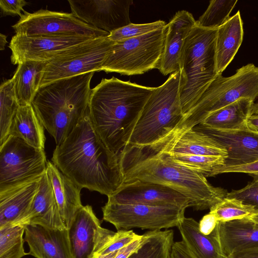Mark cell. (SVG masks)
Listing matches in <instances>:
<instances>
[{
    "instance_id": "cell-38",
    "label": "cell",
    "mask_w": 258,
    "mask_h": 258,
    "mask_svg": "<svg viewBox=\"0 0 258 258\" xmlns=\"http://www.w3.org/2000/svg\"><path fill=\"white\" fill-rule=\"evenodd\" d=\"M226 197L238 200L258 211V180L253 179L240 189L231 190Z\"/></svg>"
},
{
    "instance_id": "cell-41",
    "label": "cell",
    "mask_w": 258,
    "mask_h": 258,
    "mask_svg": "<svg viewBox=\"0 0 258 258\" xmlns=\"http://www.w3.org/2000/svg\"><path fill=\"white\" fill-rule=\"evenodd\" d=\"M218 222L216 216L209 212L204 216L199 222L200 231L203 234L209 235L214 231Z\"/></svg>"
},
{
    "instance_id": "cell-49",
    "label": "cell",
    "mask_w": 258,
    "mask_h": 258,
    "mask_svg": "<svg viewBox=\"0 0 258 258\" xmlns=\"http://www.w3.org/2000/svg\"><path fill=\"white\" fill-rule=\"evenodd\" d=\"M257 108H258V101L256 102H254L253 107H252V113L253 111L257 109Z\"/></svg>"
},
{
    "instance_id": "cell-43",
    "label": "cell",
    "mask_w": 258,
    "mask_h": 258,
    "mask_svg": "<svg viewBox=\"0 0 258 258\" xmlns=\"http://www.w3.org/2000/svg\"><path fill=\"white\" fill-rule=\"evenodd\" d=\"M143 242V235L142 238L135 240L118 250L115 258H128L136 251Z\"/></svg>"
},
{
    "instance_id": "cell-39",
    "label": "cell",
    "mask_w": 258,
    "mask_h": 258,
    "mask_svg": "<svg viewBox=\"0 0 258 258\" xmlns=\"http://www.w3.org/2000/svg\"><path fill=\"white\" fill-rule=\"evenodd\" d=\"M232 172L247 173L252 176L253 179L258 180V160L247 164L220 167L213 171L212 176L219 174Z\"/></svg>"
},
{
    "instance_id": "cell-21",
    "label": "cell",
    "mask_w": 258,
    "mask_h": 258,
    "mask_svg": "<svg viewBox=\"0 0 258 258\" xmlns=\"http://www.w3.org/2000/svg\"><path fill=\"white\" fill-rule=\"evenodd\" d=\"M196 23L191 13L182 10L167 24L163 53L158 69L163 75L171 74L179 70V58L183 42Z\"/></svg>"
},
{
    "instance_id": "cell-40",
    "label": "cell",
    "mask_w": 258,
    "mask_h": 258,
    "mask_svg": "<svg viewBox=\"0 0 258 258\" xmlns=\"http://www.w3.org/2000/svg\"><path fill=\"white\" fill-rule=\"evenodd\" d=\"M28 3L24 0H1L0 7L4 16H22L21 11Z\"/></svg>"
},
{
    "instance_id": "cell-45",
    "label": "cell",
    "mask_w": 258,
    "mask_h": 258,
    "mask_svg": "<svg viewBox=\"0 0 258 258\" xmlns=\"http://www.w3.org/2000/svg\"><path fill=\"white\" fill-rule=\"evenodd\" d=\"M246 127L254 132L258 133V114H251L247 119Z\"/></svg>"
},
{
    "instance_id": "cell-4",
    "label": "cell",
    "mask_w": 258,
    "mask_h": 258,
    "mask_svg": "<svg viewBox=\"0 0 258 258\" xmlns=\"http://www.w3.org/2000/svg\"><path fill=\"white\" fill-rule=\"evenodd\" d=\"M94 73L54 81L39 87L36 92L31 105L56 146L87 113Z\"/></svg>"
},
{
    "instance_id": "cell-11",
    "label": "cell",
    "mask_w": 258,
    "mask_h": 258,
    "mask_svg": "<svg viewBox=\"0 0 258 258\" xmlns=\"http://www.w3.org/2000/svg\"><path fill=\"white\" fill-rule=\"evenodd\" d=\"M102 210L103 220L118 231L134 228L160 230L177 227L184 217L185 209L107 201Z\"/></svg>"
},
{
    "instance_id": "cell-8",
    "label": "cell",
    "mask_w": 258,
    "mask_h": 258,
    "mask_svg": "<svg viewBox=\"0 0 258 258\" xmlns=\"http://www.w3.org/2000/svg\"><path fill=\"white\" fill-rule=\"evenodd\" d=\"M167 25L145 35L114 42L101 68L123 75L158 69L163 53Z\"/></svg>"
},
{
    "instance_id": "cell-27",
    "label": "cell",
    "mask_w": 258,
    "mask_h": 258,
    "mask_svg": "<svg viewBox=\"0 0 258 258\" xmlns=\"http://www.w3.org/2000/svg\"><path fill=\"white\" fill-rule=\"evenodd\" d=\"M47 63V61L28 60L18 64L12 79L20 106L31 104Z\"/></svg>"
},
{
    "instance_id": "cell-37",
    "label": "cell",
    "mask_w": 258,
    "mask_h": 258,
    "mask_svg": "<svg viewBox=\"0 0 258 258\" xmlns=\"http://www.w3.org/2000/svg\"><path fill=\"white\" fill-rule=\"evenodd\" d=\"M142 237V235L137 234L131 230H118L115 233L110 240L99 251L96 256L118 251Z\"/></svg>"
},
{
    "instance_id": "cell-30",
    "label": "cell",
    "mask_w": 258,
    "mask_h": 258,
    "mask_svg": "<svg viewBox=\"0 0 258 258\" xmlns=\"http://www.w3.org/2000/svg\"><path fill=\"white\" fill-rule=\"evenodd\" d=\"M141 246L128 258H169L174 243L172 230H149Z\"/></svg>"
},
{
    "instance_id": "cell-23",
    "label": "cell",
    "mask_w": 258,
    "mask_h": 258,
    "mask_svg": "<svg viewBox=\"0 0 258 258\" xmlns=\"http://www.w3.org/2000/svg\"><path fill=\"white\" fill-rule=\"evenodd\" d=\"M215 231L221 247L227 256L258 246V229L249 217L219 221Z\"/></svg>"
},
{
    "instance_id": "cell-3",
    "label": "cell",
    "mask_w": 258,
    "mask_h": 258,
    "mask_svg": "<svg viewBox=\"0 0 258 258\" xmlns=\"http://www.w3.org/2000/svg\"><path fill=\"white\" fill-rule=\"evenodd\" d=\"M155 88L114 77L103 79L90 95L88 114L92 126L112 152L119 154Z\"/></svg>"
},
{
    "instance_id": "cell-35",
    "label": "cell",
    "mask_w": 258,
    "mask_h": 258,
    "mask_svg": "<svg viewBox=\"0 0 258 258\" xmlns=\"http://www.w3.org/2000/svg\"><path fill=\"white\" fill-rule=\"evenodd\" d=\"M256 211L253 207L238 200L226 197L210 209V212L214 214L220 222L249 217Z\"/></svg>"
},
{
    "instance_id": "cell-16",
    "label": "cell",
    "mask_w": 258,
    "mask_h": 258,
    "mask_svg": "<svg viewBox=\"0 0 258 258\" xmlns=\"http://www.w3.org/2000/svg\"><path fill=\"white\" fill-rule=\"evenodd\" d=\"M99 38V37H98ZM96 38L89 37L24 36L15 34L10 41L11 62L19 64L28 60L48 62L73 46Z\"/></svg>"
},
{
    "instance_id": "cell-14",
    "label": "cell",
    "mask_w": 258,
    "mask_h": 258,
    "mask_svg": "<svg viewBox=\"0 0 258 258\" xmlns=\"http://www.w3.org/2000/svg\"><path fill=\"white\" fill-rule=\"evenodd\" d=\"M71 12L78 19L109 33L131 23L132 0H69Z\"/></svg>"
},
{
    "instance_id": "cell-10",
    "label": "cell",
    "mask_w": 258,
    "mask_h": 258,
    "mask_svg": "<svg viewBox=\"0 0 258 258\" xmlns=\"http://www.w3.org/2000/svg\"><path fill=\"white\" fill-rule=\"evenodd\" d=\"M47 162L44 150L9 135L0 145V189L41 177Z\"/></svg>"
},
{
    "instance_id": "cell-46",
    "label": "cell",
    "mask_w": 258,
    "mask_h": 258,
    "mask_svg": "<svg viewBox=\"0 0 258 258\" xmlns=\"http://www.w3.org/2000/svg\"><path fill=\"white\" fill-rule=\"evenodd\" d=\"M7 36L2 33L0 34V49L4 50L5 46L7 43Z\"/></svg>"
},
{
    "instance_id": "cell-33",
    "label": "cell",
    "mask_w": 258,
    "mask_h": 258,
    "mask_svg": "<svg viewBox=\"0 0 258 258\" xmlns=\"http://www.w3.org/2000/svg\"><path fill=\"white\" fill-rule=\"evenodd\" d=\"M25 225L0 228V258H22L27 255L24 248Z\"/></svg>"
},
{
    "instance_id": "cell-22",
    "label": "cell",
    "mask_w": 258,
    "mask_h": 258,
    "mask_svg": "<svg viewBox=\"0 0 258 258\" xmlns=\"http://www.w3.org/2000/svg\"><path fill=\"white\" fill-rule=\"evenodd\" d=\"M19 225H38L50 229L66 228L46 171L41 177L38 191L30 210Z\"/></svg>"
},
{
    "instance_id": "cell-1",
    "label": "cell",
    "mask_w": 258,
    "mask_h": 258,
    "mask_svg": "<svg viewBox=\"0 0 258 258\" xmlns=\"http://www.w3.org/2000/svg\"><path fill=\"white\" fill-rule=\"evenodd\" d=\"M51 162L81 188L107 197L123 183L119 156L94 129L88 111L54 150Z\"/></svg>"
},
{
    "instance_id": "cell-15",
    "label": "cell",
    "mask_w": 258,
    "mask_h": 258,
    "mask_svg": "<svg viewBox=\"0 0 258 258\" xmlns=\"http://www.w3.org/2000/svg\"><path fill=\"white\" fill-rule=\"evenodd\" d=\"M108 201L121 204H142L186 209L191 207L189 200L178 191L164 185L136 180L123 183Z\"/></svg>"
},
{
    "instance_id": "cell-47",
    "label": "cell",
    "mask_w": 258,
    "mask_h": 258,
    "mask_svg": "<svg viewBox=\"0 0 258 258\" xmlns=\"http://www.w3.org/2000/svg\"><path fill=\"white\" fill-rule=\"evenodd\" d=\"M254 223L255 228L258 229V211L249 217Z\"/></svg>"
},
{
    "instance_id": "cell-48",
    "label": "cell",
    "mask_w": 258,
    "mask_h": 258,
    "mask_svg": "<svg viewBox=\"0 0 258 258\" xmlns=\"http://www.w3.org/2000/svg\"><path fill=\"white\" fill-rule=\"evenodd\" d=\"M118 251V250L106 254L97 255L95 258H115Z\"/></svg>"
},
{
    "instance_id": "cell-13",
    "label": "cell",
    "mask_w": 258,
    "mask_h": 258,
    "mask_svg": "<svg viewBox=\"0 0 258 258\" xmlns=\"http://www.w3.org/2000/svg\"><path fill=\"white\" fill-rule=\"evenodd\" d=\"M68 230L73 258H95L115 233L101 227L90 205L78 210Z\"/></svg>"
},
{
    "instance_id": "cell-26",
    "label": "cell",
    "mask_w": 258,
    "mask_h": 258,
    "mask_svg": "<svg viewBox=\"0 0 258 258\" xmlns=\"http://www.w3.org/2000/svg\"><path fill=\"white\" fill-rule=\"evenodd\" d=\"M177 227L182 241L197 258H228L221 247L215 229L206 235L200 231L199 222L185 217Z\"/></svg>"
},
{
    "instance_id": "cell-36",
    "label": "cell",
    "mask_w": 258,
    "mask_h": 258,
    "mask_svg": "<svg viewBox=\"0 0 258 258\" xmlns=\"http://www.w3.org/2000/svg\"><path fill=\"white\" fill-rule=\"evenodd\" d=\"M166 24L162 20L145 24L131 23L111 32L108 37L113 42L137 37L162 28Z\"/></svg>"
},
{
    "instance_id": "cell-29",
    "label": "cell",
    "mask_w": 258,
    "mask_h": 258,
    "mask_svg": "<svg viewBox=\"0 0 258 258\" xmlns=\"http://www.w3.org/2000/svg\"><path fill=\"white\" fill-rule=\"evenodd\" d=\"M44 128L31 105L22 106L19 107L13 119L9 135L20 138L33 147L44 150Z\"/></svg>"
},
{
    "instance_id": "cell-2",
    "label": "cell",
    "mask_w": 258,
    "mask_h": 258,
    "mask_svg": "<svg viewBox=\"0 0 258 258\" xmlns=\"http://www.w3.org/2000/svg\"><path fill=\"white\" fill-rule=\"evenodd\" d=\"M118 156L123 183L140 180L168 186L188 198L196 210L210 209L228 193L223 188L213 186L203 175L177 163L152 145L127 144Z\"/></svg>"
},
{
    "instance_id": "cell-32",
    "label": "cell",
    "mask_w": 258,
    "mask_h": 258,
    "mask_svg": "<svg viewBox=\"0 0 258 258\" xmlns=\"http://www.w3.org/2000/svg\"><path fill=\"white\" fill-rule=\"evenodd\" d=\"M166 153L177 163L200 173L206 177L212 176L215 169L224 166L225 159V157L219 156Z\"/></svg>"
},
{
    "instance_id": "cell-31",
    "label": "cell",
    "mask_w": 258,
    "mask_h": 258,
    "mask_svg": "<svg viewBox=\"0 0 258 258\" xmlns=\"http://www.w3.org/2000/svg\"><path fill=\"white\" fill-rule=\"evenodd\" d=\"M19 107L13 79L4 81L0 87V145L9 136L13 119Z\"/></svg>"
},
{
    "instance_id": "cell-5",
    "label": "cell",
    "mask_w": 258,
    "mask_h": 258,
    "mask_svg": "<svg viewBox=\"0 0 258 258\" xmlns=\"http://www.w3.org/2000/svg\"><path fill=\"white\" fill-rule=\"evenodd\" d=\"M217 29L205 28L196 23L183 42L179 68V95L184 116L218 75L216 62Z\"/></svg>"
},
{
    "instance_id": "cell-6",
    "label": "cell",
    "mask_w": 258,
    "mask_h": 258,
    "mask_svg": "<svg viewBox=\"0 0 258 258\" xmlns=\"http://www.w3.org/2000/svg\"><path fill=\"white\" fill-rule=\"evenodd\" d=\"M179 70L155 88L146 101L127 144L147 146L176 129L184 117L179 95ZM126 144V145H127Z\"/></svg>"
},
{
    "instance_id": "cell-18",
    "label": "cell",
    "mask_w": 258,
    "mask_h": 258,
    "mask_svg": "<svg viewBox=\"0 0 258 258\" xmlns=\"http://www.w3.org/2000/svg\"><path fill=\"white\" fill-rule=\"evenodd\" d=\"M151 145L168 153L225 158L227 156V151L223 146L210 137L192 128L174 129Z\"/></svg>"
},
{
    "instance_id": "cell-17",
    "label": "cell",
    "mask_w": 258,
    "mask_h": 258,
    "mask_svg": "<svg viewBox=\"0 0 258 258\" xmlns=\"http://www.w3.org/2000/svg\"><path fill=\"white\" fill-rule=\"evenodd\" d=\"M192 128L210 137L227 151L225 166L247 164L258 160V133L246 126L237 130L209 128L200 124Z\"/></svg>"
},
{
    "instance_id": "cell-20",
    "label": "cell",
    "mask_w": 258,
    "mask_h": 258,
    "mask_svg": "<svg viewBox=\"0 0 258 258\" xmlns=\"http://www.w3.org/2000/svg\"><path fill=\"white\" fill-rule=\"evenodd\" d=\"M40 178L0 189V228L18 225L25 217L38 191Z\"/></svg>"
},
{
    "instance_id": "cell-28",
    "label": "cell",
    "mask_w": 258,
    "mask_h": 258,
    "mask_svg": "<svg viewBox=\"0 0 258 258\" xmlns=\"http://www.w3.org/2000/svg\"><path fill=\"white\" fill-rule=\"evenodd\" d=\"M254 101L241 98L210 114L200 124L209 128L233 130L246 126L247 118L252 114Z\"/></svg>"
},
{
    "instance_id": "cell-44",
    "label": "cell",
    "mask_w": 258,
    "mask_h": 258,
    "mask_svg": "<svg viewBox=\"0 0 258 258\" xmlns=\"http://www.w3.org/2000/svg\"><path fill=\"white\" fill-rule=\"evenodd\" d=\"M228 258H258V246L233 253Z\"/></svg>"
},
{
    "instance_id": "cell-12",
    "label": "cell",
    "mask_w": 258,
    "mask_h": 258,
    "mask_svg": "<svg viewBox=\"0 0 258 258\" xmlns=\"http://www.w3.org/2000/svg\"><path fill=\"white\" fill-rule=\"evenodd\" d=\"M12 28L16 34L24 36H82L98 38L109 33L90 25L74 14L40 10L32 13L24 11Z\"/></svg>"
},
{
    "instance_id": "cell-19",
    "label": "cell",
    "mask_w": 258,
    "mask_h": 258,
    "mask_svg": "<svg viewBox=\"0 0 258 258\" xmlns=\"http://www.w3.org/2000/svg\"><path fill=\"white\" fill-rule=\"evenodd\" d=\"M24 240L29 247L28 254L36 258H73L66 228L26 225Z\"/></svg>"
},
{
    "instance_id": "cell-42",
    "label": "cell",
    "mask_w": 258,
    "mask_h": 258,
    "mask_svg": "<svg viewBox=\"0 0 258 258\" xmlns=\"http://www.w3.org/2000/svg\"><path fill=\"white\" fill-rule=\"evenodd\" d=\"M169 258H197L181 240L174 242Z\"/></svg>"
},
{
    "instance_id": "cell-9",
    "label": "cell",
    "mask_w": 258,
    "mask_h": 258,
    "mask_svg": "<svg viewBox=\"0 0 258 258\" xmlns=\"http://www.w3.org/2000/svg\"><path fill=\"white\" fill-rule=\"evenodd\" d=\"M113 43L108 36L99 37L62 51L47 62L40 87L62 79L101 71Z\"/></svg>"
},
{
    "instance_id": "cell-34",
    "label": "cell",
    "mask_w": 258,
    "mask_h": 258,
    "mask_svg": "<svg viewBox=\"0 0 258 258\" xmlns=\"http://www.w3.org/2000/svg\"><path fill=\"white\" fill-rule=\"evenodd\" d=\"M237 1L211 0L209 5L200 16L197 24L203 28L217 29L230 18V14Z\"/></svg>"
},
{
    "instance_id": "cell-25",
    "label": "cell",
    "mask_w": 258,
    "mask_h": 258,
    "mask_svg": "<svg viewBox=\"0 0 258 258\" xmlns=\"http://www.w3.org/2000/svg\"><path fill=\"white\" fill-rule=\"evenodd\" d=\"M243 22L240 11L217 29L216 62L217 75L223 71L233 59L243 40Z\"/></svg>"
},
{
    "instance_id": "cell-50",
    "label": "cell",
    "mask_w": 258,
    "mask_h": 258,
    "mask_svg": "<svg viewBox=\"0 0 258 258\" xmlns=\"http://www.w3.org/2000/svg\"><path fill=\"white\" fill-rule=\"evenodd\" d=\"M252 114H258V108L253 111L252 113Z\"/></svg>"
},
{
    "instance_id": "cell-24",
    "label": "cell",
    "mask_w": 258,
    "mask_h": 258,
    "mask_svg": "<svg viewBox=\"0 0 258 258\" xmlns=\"http://www.w3.org/2000/svg\"><path fill=\"white\" fill-rule=\"evenodd\" d=\"M46 172L53 188L61 219L68 229L76 212L83 206L81 201L82 188L50 161L47 162Z\"/></svg>"
},
{
    "instance_id": "cell-7",
    "label": "cell",
    "mask_w": 258,
    "mask_h": 258,
    "mask_svg": "<svg viewBox=\"0 0 258 258\" xmlns=\"http://www.w3.org/2000/svg\"><path fill=\"white\" fill-rule=\"evenodd\" d=\"M241 98L254 101L258 98V67L252 63L242 66L230 77L218 75L176 128H191L211 113Z\"/></svg>"
}]
</instances>
